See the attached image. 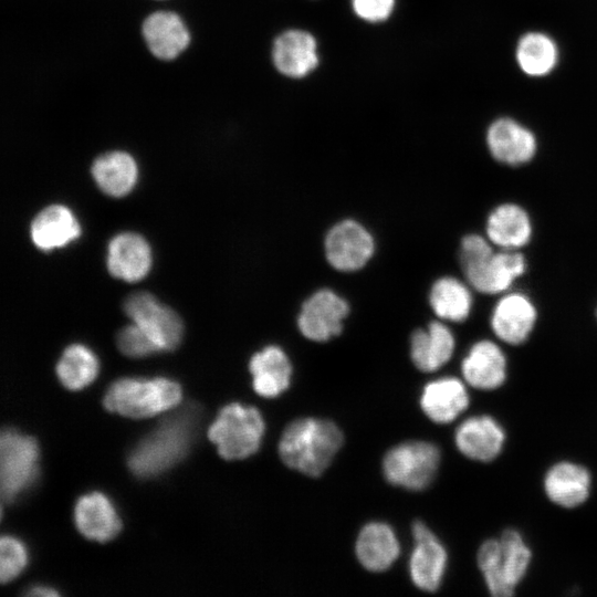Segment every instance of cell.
I'll use <instances>...</instances> for the list:
<instances>
[{
  "mask_svg": "<svg viewBox=\"0 0 597 597\" xmlns=\"http://www.w3.org/2000/svg\"><path fill=\"white\" fill-rule=\"evenodd\" d=\"M198 421L193 406L169 416L133 449L130 471L138 478H153L177 464L193 442Z\"/></svg>",
  "mask_w": 597,
  "mask_h": 597,
  "instance_id": "1",
  "label": "cell"
},
{
  "mask_svg": "<svg viewBox=\"0 0 597 597\" xmlns=\"http://www.w3.org/2000/svg\"><path fill=\"white\" fill-rule=\"evenodd\" d=\"M343 442V432L333 421L301 418L284 429L277 450L286 467L317 478L329 467Z\"/></svg>",
  "mask_w": 597,
  "mask_h": 597,
  "instance_id": "2",
  "label": "cell"
},
{
  "mask_svg": "<svg viewBox=\"0 0 597 597\" xmlns=\"http://www.w3.org/2000/svg\"><path fill=\"white\" fill-rule=\"evenodd\" d=\"M490 240L468 234L461 241L460 263L469 284L484 294L507 290L526 270V260L516 250L494 252Z\"/></svg>",
  "mask_w": 597,
  "mask_h": 597,
  "instance_id": "3",
  "label": "cell"
},
{
  "mask_svg": "<svg viewBox=\"0 0 597 597\" xmlns=\"http://www.w3.org/2000/svg\"><path fill=\"white\" fill-rule=\"evenodd\" d=\"M532 553L520 532L505 530L481 544L476 561L486 588L494 597H510L524 578Z\"/></svg>",
  "mask_w": 597,
  "mask_h": 597,
  "instance_id": "4",
  "label": "cell"
},
{
  "mask_svg": "<svg viewBox=\"0 0 597 597\" xmlns=\"http://www.w3.org/2000/svg\"><path fill=\"white\" fill-rule=\"evenodd\" d=\"M181 396L180 386L167 378H123L107 389L103 402L108 411L140 419L174 408Z\"/></svg>",
  "mask_w": 597,
  "mask_h": 597,
  "instance_id": "5",
  "label": "cell"
},
{
  "mask_svg": "<svg viewBox=\"0 0 597 597\" xmlns=\"http://www.w3.org/2000/svg\"><path fill=\"white\" fill-rule=\"evenodd\" d=\"M264 420L254 407L240 404L224 406L208 430V437L226 460L249 458L260 448Z\"/></svg>",
  "mask_w": 597,
  "mask_h": 597,
  "instance_id": "6",
  "label": "cell"
},
{
  "mask_svg": "<svg viewBox=\"0 0 597 597\" xmlns=\"http://www.w3.org/2000/svg\"><path fill=\"white\" fill-rule=\"evenodd\" d=\"M440 459L439 448L431 442H404L385 454L384 476L392 485L422 491L433 482Z\"/></svg>",
  "mask_w": 597,
  "mask_h": 597,
  "instance_id": "7",
  "label": "cell"
},
{
  "mask_svg": "<svg viewBox=\"0 0 597 597\" xmlns=\"http://www.w3.org/2000/svg\"><path fill=\"white\" fill-rule=\"evenodd\" d=\"M39 449L35 440L14 430L0 438V490L2 500L12 502L34 482Z\"/></svg>",
  "mask_w": 597,
  "mask_h": 597,
  "instance_id": "8",
  "label": "cell"
},
{
  "mask_svg": "<svg viewBox=\"0 0 597 597\" xmlns=\"http://www.w3.org/2000/svg\"><path fill=\"white\" fill-rule=\"evenodd\" d=\"M124 311L148 335L159 352L172 350L179 345L184 332L181 320L150 293H133L125 300Z\"/></svg>",
  "mask_w": 597,
  "mask_h": 597,
  "instance_id": "9",
  "label": "cell"
},
{
  "mask_svg": "<svg viewBox=\"0 0 597 597\" xmlns=\"http://www.w3.org/2000/svg\"><path fill=\"white\" fill-rule=\"evenodd\" d=\"M349 311L347 302L331 290H320L302 305L297 326L304 337L325 342L342 333Z\"/></svg>",
  "mask_w": 597,
  "mask_h": 597,
  "instance_id": "10",
  "label": "cell"
},
{
  "mask_svg": "<svg viewBox=\"0 0 597 597\" xmlns=\"http://www.w3.org/2000/svg\"><path fill=\"white\" fill-rule=\"evenodd\" d=\"M324 245L328 263L344 272L362 269L374 252L371 234L354 220L336 223L328 231Z\"/></svg>",
  "mask_w": 597,
  "mask_h": 597,
  "instance_id": "11",
  "label": "cell"
},
{
  "mask_svg": "<svg viewBox=\"0 0 597 597\" xmlns=\"http://www.w3.org/2000/svg\"><path fill=\"white\" fill-rule=\"evenodd\" d=\"M415 548L410 556L409 570L415 586L428 593L439 589L448 562L444 546L421 522L412 525Z\"/></svg>",
  "mask_w": 597,
  "mask_h": 597,
  "instance_id": "12",
  "label": "cell"
},
{
  "mask_svg": "<svg viewBox=\"0 0 597 597\" xmlns=\"http://www.w3.org/2000/svg\"><path fill=\"white\" fill-rule=\"evenodd\" d=\"M537 312L533 302L523 293L504 295L495 304L491 327L499 339L510 345L524 343L536 323Z\"/></svg>",
  "mask_w": 597,
  "mask_h": 597,
  "instance_id": "13",
  "label": "cell"
},
{
  "mask_svg": "<svg viewBox=\"0 0 597 597\" xmlns=\"http://www.w3.org/2000/svg\"><path fill=\"white\" fill-rule=\"evenodd\" d=\"M505 432L494 418L481 415L465 419L457 428L454 442L458 450L467 458L489 462L502 451Z\"/></svg>",
  "mask_w": 597,
  "mask_h": 597,
  "instance_id": "14",
  "label": "cell"
},
{
  "mask_svg": "<svg viewBox=\"0 0 597 597\" xmlns=\"http://www.w3.org/2000/svg\"><path fill=\"white\" fill-rule=\"evenodd\" d=\"M486 144L494 159L511 166L528 163L536 151L533 133L511 118H500L491 124Z\"/></svg>",
  "mask_w": 597,
  "mask_h": 597,
  "instance_id": "15",
  "label": "cell"
},
{
  "mask_svg": "<svg viewBox=\"0 0 597 597\" xmlns=\"http://www.w3.org/2000/svg\"><path fill=\"white\" fill-rule=\"evenodd\" d=\"M107 251V269L114 277L136 282L144 279L150 270V247L137 233L123 232L115 235L109 241Z\"/></svg>",
  "mask_w": 597,
  "mask_h": 597,
  "instance_id": "16",
  "label": "cell"
},
{
  "mask_svg": "<svg viewBox=\"0 0 597 597\" xmlns=\"http://www.w3.org/2000/svg\"><path fill=\"white\" fill-rule=\"evenodd\" d=\"M506 357L501 347L489 339L472 345L462 360L461 371L467 384L480 390H493L506 378Z\"/></svg>",
  "mask_w": 597,
  "mask_h": 597,
  "instance_id": "17",
  "label": "cell"
},
{
  "mask_svg": "<svg viewBox=\"0 0 597 597\" xmlns=\"http://www.w3.org/2000/svg\"><path fill=\"white\" fill-rule=\"evenodd\" d=\"M591 476L580 464L563 461L552 465L544 478V491L555 504L572 509L583 504L590 492Z\"/></svg>",
  "mask_w": 597,
  "mask_h": 597,
  "instance_id": "18",
  "label": "cell"
},
{
  "mask_svg": "<svg viewBox=\"0 0 597 597\" xmlns=\"http://www.w3.org/2000/svg\"><path fill=\"white\" fill-rule=\"evenodd\" d=\"M465 385L458 378L443 377L426 385L420 406L426 416L437 423H449L469 406Z\"/></svg>",
  "mask_w": 597,
  "mask_h": 597,
  "instance_id": "19",
  "label": "cell"
},
{
  "mask_svg": "<svg viewBox=\"0 0 597 597\" xmlns=\"http://www.w3.org/2000/svg\"><path fill=\"white\" fill-rule=\"evenodd\" d=\"M74 519L82 535L101 543L113 540L122 527L112 502L100 492L86 494L77 501Z\"/></svg>",
  "mask_w": 597,
  "mask_h": 597,
  "instance_id": "20",
  "label": "cell"
},
{
  "mask_svg": "<svg viewBox=\"0 0 597 597\" xmlns=\"http://www.w3.org/2000/svg\"><path fill=\"white\" fill-rule=\"evenodd\" d=\"M143 35L149 51L163 60L178 56L190 41L180 17L168 11L148 15L143 23Z\"/></svg>",
  "mask_w": 597,
  "mask_h": 597,
  "instance_id": "21",
  "label": "cell"
},
{
  "mask_svg": "<svg viewBox=\"0 0 597 597\" xmlns=\"http://www.w3.org/2000/svg\"><path fill=\"white\" fill-rule=\"evenodd\" d=\"M252 386L264 398H275L291 384L292 365L286 354L277 346H268L255 353L249 363Z\"/></svg>",
  "mask_w": 597,
  "mask_h": 597,
  "instance_id": "22",
  "label": "cell"
},
{
  "mask_svg": "<svg viewBox=\"0 0 597 597\" xmlns=\"http://www.w3.org/2000/svg\"><path fill=\"white\" fill-rule=\"evenodd\" d=\"M356 556L364 568L380 573L397 559L400 547L392 528L380 522L365 525L356 541Z\"/></svg>",
  "mask_w": 597,
  "mask_h": 597,
  "instance_id": "23",
  "label": "cell"
},
{
  "mask_svg": "<svg viewBox=\"0 0 597 597\" xmlns=\"http://www.w3.org/2000/svg\"><path fill=\"white\" fill-rule=\"evenodd\" d=\"M454 350V337L442 323L431 322L427 329H417L410 338V356L415 366L425 373L438 370Z\"/></svg>",
  "mask_w": 597,
  "mask_h": 597,
  "instance_id": "24",
  "label": "cell"
},
{
  "mask_svg": "<svg viewBox=\"0 0 597 597\" xmlns=\"http://www.w3.org/2000/svg\"><path fill=\"white\" fill-rule=\"evenodd\" d=\"M273 62L284 75L302 77L318 62L315 39L307 32L290 30L274 42Z\"/></svg>",
  "mask_w": 597,
  "mask_h": 597,
  "instance_id": "25",
  "label": "cell"
},
{
  "mask_svg": "<svg viewBox=\"0 0 597 597\" xmlns=\"http://www.w3.org/2000/svg\"><path fill=\"white\" fill-rule=\"evenodd\" d=\"M485 230L490 242L503 250H517L527 244L532 237L531 219L515 203L495 207L488 217Z\"/></svg>",
  "mask_w": 597,
  "mask_h": 597,
  "instance_id": "26",
  "label": "cell"
},
{
  "mask_svg": "<svg viewBox=\"0 0 597 597\" xmlns=\"http://www.w3.org/2000/svg\"><path fill=\"white\" fill-rule=\"evenodd\" d=\"M30 233L36 248L49 251L64 247L78 238L81 228L69 208L52 205L34 217Z\"/></svg>",
  "mask_w": 597,
  "mask_h": 597,
  "instance_id": "27",
  "label": "cell"
},
{
  "mask_svg": "<svg viewBox=\"0 0 597 597\" xmlns=\"http://www.w3.org/2000/svg\"><path fill=\"white\" fill-rule=\"evenodd\" d=\"M92 176L104 193L119 198L134 188L137 180V166L129 154L109 151L94 160Z\"/></svg>",
  "mask_w": 597,
  "mask_h": 597,
  "instance_id": "28",
  "label": "cell"
},
{
  "mask_svg": "<svg viewBox=\"0 0 597 597\" xmlns=\"http://www.w3.org/2000/svg\"><path fill=\"white\" fill-rule=\"evenodd\" d=\"M429 301L440 318L452 322L465 321L472 307L470 290L452 276L441 277L433 283Z\"/></svg>",
  "mask_w": 597,
  "mask_h": 597,
  "instance_id": "29",
  "label": "cell"
},
{
  "mask_svg": "<svg viewBox=\"0 0 597 597\" xmlns=\"http://www.w3.org/2000/svg\"><path fill=\"white\" fill-rule=\"evenodd\" d=\"M97 373V357L90 348L81 344L66 347L56 365L60 381L70 390H80L88 386L96 378Z\"/></svg>",
  "mask_w": 597,
  "mask_h": 597,
  "instance_id": "30",
  "label": "cell"
},
{
  "mask_svg": "<svg viewBox=\"0 0 597 597\" xmlns=\"http://www.w3.org/2000/svg\"><path fill=\"white\" fill-rule=\"evenodd\" d=\"M558 59L555 42L546 34L531 32L521 38L516 60L522 71L532 76L548 74Z\"/></svg>",
  "mask_w": 597,
  "mask_h": 597,
  "instance_id": "31",
  "label": "cell"
},
{
  "mask_svg": "<svg viewBox=\"0 0 597 597\" xmlns=\"http://www.w3.org/2000/svg\"><path fill=\"white\" fill-rule=\"evenodd\" d=\"M28 554L24 545L14 537L3 536L0 542V579L9 583L27 566Z\"/></svg>",
  "mask_w": 597,
  "mask_h": 597,
  "instance_id": "32",
  "label": "cell"
},
{
  "mask_svg": "<svg viewBox=\"0 0 597 597\" xmlns=\"http://www.w3.org/2000/svg\"><path fill=\"white\" fill-rule=\"evenodd\" d=\"M116 343L119 350L132 358H142L159 352L148 335L135 323L118 332Z\"/></svg>",
  "mask_w": 597,
  "mask_h": 597,
  "instance_id": "33",
  "label": "cell"
},
{
  "mask_svg": "<svg viewBox=\"0 0 597 597\" xmlns=\"http://www.w3.org/2000/svg\"><path fill=\"white\" fill-rule=\"evenodd\" d=\"M353 7L360 18L376 22L389 17L394 0H353Z\"/></svg>",
  "mask_w": 597,
  "mask_h": 597,
  "instance_id": "34",
  "label": "cell"
},
{
  "mask_svg": "<svg viewBox=\"0 0 597 597\" xmlns=\"http://www.w3.org/2000/svg\"><path fill=\"white\" fill-rule=\"evenodd\" d=\"M29 596H41V597H52L57 596V591L50 587L44 586H35L32 587L31 590L28 593Z\"/></svg>",
  "mask_w": 597,
  "mask_h": 597,
  "instance_id": "35",
  "label": "cell"
}]
</instances>
